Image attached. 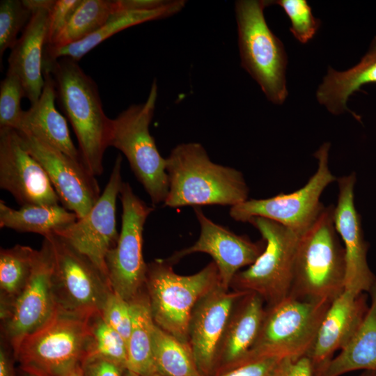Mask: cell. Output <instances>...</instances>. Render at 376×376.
Wrapping results in <instances>:
<instances>
[{"mask_svg":"<svg viewBox=\"0 0 376 376\" xmlns=\"http://www.w3.org/2000/svg\"><path fill=\"white\" fill-rule=\"evenodd\" d=\"M169 189L164 206L233 207L249 199L242 173L213 162L199 143H182L166 158Z\"/></svg>","mask_w":376,"mask_h":376,"instance_id":"1","label":"cell"},{"mask_svg":"<svg viewBox=\"0 0 376 376\" xmlns=\"http://www.w3.org/2000/svg\"><path fill=\"white\" fill-rule=\"evenodd\" d=\"M45 70L54 79L56 100L76 134L83 165L94 177L100 175L111 118L104 111L96 83L70 58L45 62Z\"/></svg>","mask_w":376,"mask_h":376,"instance_id":"2","label":"cell"},{"mask_svg":"<svg viewBox=\"0 0 376 376\" xmlns=\"http://www.w3.org/2000/svg\"><path fill=\"white\" fill-rule=\"evenodd\" d=\"M334 209L333 205L324 207L300 235L290 296L334 300L345 290V251L336 230Z\"/></svg>","mask_w":376,"mask_h":376,"instance_id":"3","label":"cell"},{"mask_svg":"<svg viewBox=\"0 0 376 376\" xmlns=\"http://www.w3.org/2000/svg\"><path fill=\"white\" fill-rule=\"evenodd\" d=\"M89 318L58 312L25 336L13 350L21 370L38 376H70L81 369L92 345Z\"/></svg>","mask_w":376,"mask_h":376,"instance_id":"4","label":"cell"},{"mask_svg":"<svg viewBox=\"0 0 376 376\" xmlns=\"http://www.w3.org/2000/svg\"><path fill=\"white\" fill-rule=\"evenodd\" d=\"M157 99L155 79L144 102L132 104L111 119L109 135V146L125 155L154 205L164 203L169 189L166 158L159 153L149 130Z\"/></svg>","mask_w":376,"mask_h":376,"instance_id":"5","label":"cell"},{"mask_svg":"<svg viewBox=\"0 0 376 376\" xmlns=\"http://www.w3.org/2000/svg\"><path fill=\"white\" fill-rule=\"evenodd\" d=\"M219 283L218 269L213 261L196 274L187 276L176 274L167 259L149 263L145 288L155 324L189 343V320L196 304Z\"/></svg>","mask_w":376,"mask_h":376,"instance_id":"6","label":"cell"},{"mask_svg":"<svg viewBox=\"0 0 376 376\" xmlns=\"http://www.w3.org/2000/svg\"><path fill=\"white\" fill-rule=\"evenodd\" d=\"M270 1L235 2L241 65L257 81L267 98L281 104L286 99L287 56L282 42L268 26L264 9Z\"/></svg>","mask_w":376,"mask_h":376,"instance_id":"7","label":"cell"},{"mask_svg":"<svg viewBox=\"0 0 376 376\" xmlns=\"http://www.w3.org/2000/svg\"><path fill=\"white\" fill-rule=\"evenodd\" d=\"M333 301L288 295L266 307L258 338L244 362L265 357L297 359L307 355Z\"/></svg>","mask_w":376,"mask_h":376,"instance_id":"8","label":"cell"},{"mask_svg":"<svg viewBox=\"0 0 376 376\" xmlns=\"http://www.w3.org/2000/svg\"><path fill=\"white\" fill-rule=\"evenodd\" d=\"M248 223L259 231L265 248L252 265L235 274L230 288L256 293L266 307L272 306L290 294L300 235L263 217H253Z\"/></svg>","mask_w":376,"mask_h":376,"instance_id":"9","label":"cell"},{"mask_svg":"<svg viewBox=\"0 0 376 376\" xmlns=\"http://www.w3.org/2000/svg\"><path fill=\"white\" fill-rule=\"evenodd\" d=\"M46 237L52 247V283L58 312L86 318L101 313L113 291L108 279L63 238L54 233Z\"/></svg>","mask_w":376,"mask_h":376,"instance_id":"10","label":"cell"},{"mask_svg":"<svg viewBox=\"0 0 376 376\" xmlns=\"http://www.w3.org/2000/svg\"><path fill=\"white\" fill-rule=\"evenodd\" d=\"M330 143H324L314 153L318 168L306 184L289 194L247 199L230 207L229 214L239 222H249L253 217H263L279 223L301 235L317 219L324 205L320 196L324 189L337 180L329 166Z\"/></svg>","mask_w":376,"mask_h":376,"instance_id":"11","label":"cell"},{"mask_svg":"<svg viewBox=\"0 0 376 376\" xmlns=\"http://www.w3.org/2000/svg\"><path fill=\"white\" fill-rule=\"evenodd\" d=\"M119 197L121 230L116 245L107 255L106 266L112 290L129 302L145 288L148 264L143 254V228L155 208L136 196L128 182H123Z\"/></svg>","mask_w":376,"mask_h":376,"instance_id":"12","label":"cell"},{"mask_svg":"<svg viewBox=\"0 0 376 376\" xmlns=\"http://www.w3.org/2000/svg\"><path fill=\"white\" fill-rule=\"evenodd\" d=\"M53 253L45 237L37 250L33 269L24 289L10 308L1 315L3 340L16 349L26 336L38 330L57 314L52 283Z\"/></svg>","mask_w":376,"mask_h":376,"instance_id":"13","label":"cell"},{"mask_svg":"<svg viewBox=\"0 0 376 376\" xmlns=\"http://www.w3.org/2000/svg\"><path fill=\"white\" fill-rule=\"evenodd\" d=\"M122 160V156L118 155L108 182L91 210L84 217L54 233L88 258L107 279L106 257L119 238L116 212V200L123 182Z\"/></svg>","mask_w":376,"mask_h":376,"instance_id":"14","label":"cell"},{"mask_svg":"<svg viewBox=\"0 0 376 376\" xmlns=\"http://www.w3.org/2000/svg\"><path fill=\"white\" fill-rule=\"evenodd\" d=\"M17 132L24 147L44 169L62 205L74 212L77 219L84 217L101 195L95 177L81 162L44 141L30 134Z\"/></svg>","mask_w":376,"mask_h":376,"instance_id":"15","label":"cell"},{"mask_svg":"<svg viewBox=\"0 0 376 376\" xmlns=\"http://www.w3.org/2000/svg\"><path fill=\"white\" fill-rule=\"evenodd\" d=\"M0 187L10 193L21 206L61 203L44 169L13 129H0Z\"/></svg>","mask_w":376,"mask_h":376,"instance_id":"16","label":"cell"},{"mask_svg":"<svg viewBox=\"0 0 376 376\" xmlns=\"http://www.w3.org/2000/svg\"><path fill=\"white\" fill-rule=\"evenodd\" d=\"M194 208L201 226L198 239L193 245L175 251L166 259L173 265L191 253H207L217 267L221 285L230 289L231 282L240 269L252 265L263 253L265 241L262 238L253 242L247 236L237 235L212 221L200 207Z\"/></svg>","mask_w":376,"mask_h":376,"instance_id":"17","label":"cell"},{"mask_svg":"<svg viewBox=\"0 0 376 376\" xmlns=\"http://www.w3.org/2000/svg\"><path fill=\"white\" fill-rule=\"evenodd\" d=\"M247 292L219 283L196 304L189 320V343L202 376H214L220 341L237 301Z\"/></svg>","mask_w":376,"mask_h":376,"instance_id":"18","label":"cell"},{"mask_svg":"<svg viewBox=\"0 0 376 376\" xmlns=\"http://www.w3.org/2000/svg\"><path fill=\"white\" fill-rule=\"evenodd\" d=\"M336 181L338 194L334 209V221L345 251V290L369 293L376 283V276L368 263V244L354 205L356 173L341 176Z\"/></svg>","mask_w":376,"mask_h":376,"instance_id":"19","label":"cell"},{"mask_svg":"<svg viewBox=\"0 0 376 376\" xmlns=\"http://www.w3.org/2000/svg\"><path fill=\"white\" fill-rule=\"evenodd\" d=\"M369 306L366 293L344 290L328 308L318 328L314 342L307 354L313 376L352 338L361 324Z\"/></svg>","mask_w":376,"mask_h":376,"instance_id":"20","label":"cell"},{"mask_svg":"<svg viewBox=\"0 0 376 376\" xmlns=\"http://www.w3.org/2000/svg\"><path fill=\"white\" fill-rule=\"evenodd\" d=\"M54 0L33 10L31 17L8 59V72L21 80L31 104L39 99L45 86V52L47 44L49 15Z\"/></svg>","mask_w":376,"mask_h":376,"instance_id":"21","label":"cell"},{"mask_svg":"<svg viewBox=\"0 0 376 376\" xmlns=\"http://www.w3.org/2000/svg\"><path fill=\"white\" fill-rule=\"evenodd\" d=\"M260 296L247 292L235 304L219 343L217 376L244 363L260 332L265 313Z\"/></svg>","mask_w":376,"mask_h":376,"instance_id":"22","label":"cell"},{"mask_svg":"<svg viewBox=\"0 0 376 376\" xmlns=\"http://www.w3.org/2000/svg\"><path fill=\"white\" fill-rule=\"evenodd\" d=\"M44 77L45 86L39 99L24 111L16 130L44 141L82 164L79 150L70 137L66 119L56 108V93L52 74L45 70Z\"/></svg>","mask_w":376,"mask_h":376,"instance_id":"23","label":"cell"},{"mask_svg":"<svg viewBox=\"0 0 376 376\" xmlns=\"http://www.w3.org/2000/svg\"><path fill=\"white\" fill-rule=\"evenodd\" d=\"M185 3L186 1L183 0H173L157 9L126 10L113 13L104 24L86 38L59 47H46L45 61L66 57L78 62L90 51L114 34L132 26L171 16L180 11Z\"/></svg>","mask_w":376,"mask_h":376,"instance_id":"24","label":"cell"},{"mask_svg":"<svg viewBox=\"0 0 376 376\" xmlns=\"http://www.w3.org/2000/svg\"><path fill=\"white\" fill-rule=\"evenodd\" d=\"M370 84H376V36L367 53L354 67L343 72L329 67L317 90V100L333 114L347 111L359 120L361 117L347 108V101L354 93L361 91V86Z\"/></svg>","mask_w":376,"mask_h":376,"instance_id":"25","label":"cell"},{"mask_svg":"<svg viewBox=\"0 0 376 376\" xmlns=\"http://www.w3.org/2000/svg\"><path fill=\"white\" fill-rule=\"evenodd\" d=\"M369 294L368 311L356 333L314 376H340L359 370L376 371V283Z\"/></svg>","mask_w":376,"mask_h":376,"instance_id":"26","label":"cell"},{"mask_svg":"<svg viewBox=\"0 0 376 376\" xmlns=\"http://www.w3.org/2000/svg\"><path fill=\"white\" fill-rule=\"evenodd\" d=\"M132 328L127 340V370L139 376L156 373L152 356L154 322L146 288L129 301Z\"/></svg>","mask_w":376,"mask_h":376,"instance_id":"27","label":"cell"},{"mask_svg":"<svg viewBox=\"0 0 376 376\" xmlns=\"http://www.w3.org/2000/svg\"><path fill=\"white\" fill-rule=\"evenodd\" d=\"M77 219L63 205L21 206L16 210L0 201V227L21 233H38L43 237L54 233Z\"/></svg>","mask_w":376,"mask_h":376,"instance_id":"28","label":"cell"},{"mask_svg":"<svg viewBox=\"0 0 376 376\" xmlns=\"http://www.w3.org/2000/svg\"><path fill=\"white\" fill-rule=\"evenodd\" d=\"M37 250L16 244L0 251V315L5 313L24 289L30 278Z\"/></svg>","mask_w":376,"mask_h":376,"instance_id":"29","label":"cell"},{"mask_svg":"<svg viewBox=\"0 0 376 376\" xmlns=\"http://www.w3.org/2000/svg\"><path fill=\"white\" fill-rule=\"evenodd\" d=\"M152 356L156 373L164 376H202L189 343L155 325Z\"/></svg>","mask_w":376,"mask_h":376,"instance_id":"30","label":"cell"},{"mask_svg":"<svg viewBox=\"0 0 376 376\" xmlns=\"http://www.w3.org/2000/svg\"><path fill=\"white\" fill-rule=\"evenodd\" d=\"M113 13V1L81 0L56 40L46 47H59L86 38L104 24Z\"/></svg>","mask_w":376,"mask_h":376,"instance_id":"31","label":"cell"},{"mask_svg":"<svg viewBox=\"0 0 376 376\" xmlns=\"http://www.w3.org/2000/svg\"><path fill=\"white\" fill-rule=\"evenodd\" d=\"M92 345L88 357H98L127 369V346L125 339L103 319L100 313L89 318Z\"/></svg>","mask_w":376,"mask_h":376,"instance_id":"32","label":"cell"},{"mask_svg":"<svg viewBox=\"0 0 376 376\" xmlns=\"http://www.w3.org/2000/svg\"><path fill=\"white\" fill-rule=\"evenodd\" d=\"M32 15L23 1L1 0L0 2V58L15 45Z\"/></svg>","mask_w":376,"mask_h":376,"instance_id":"33","label":"cell"},{"mask_svg":"<svg viewBox=\"0 0 376 376\" xmlns=\"http://www.w3.org/2000/svg\"><path fill=\"white\" fill-rule=\"evenodd\" d=\"M23 97L26 94L21 80L7 72L0 84V129L18 128L24 112L21 107Z\"/></svg>","mask_w":376,"mask_h":376,"instance_id":"34","label":"cell"},{"mask_svg":"<svg viewBox=\"0 0 376 376\" xmlns=\"http://www.w3.org/2000/svg\"><path fill=\"white\" fill-rule=\"evenodd\" d=\"M270 4L280 6L291 22L290 32L301 43L311 40L318 30L320 21L316 19L306 0L270 1Z\"/></svg>","mask_w":376,"mask_h":376,"instance_id":"35","label":"cell"},{"mask_svg":"<svg viewBox=\"0 0 376 376\" xmlns=\"http://www.w3.org/2000/svg\"><path fill=\"white\" fill-rule=\"evenodd\" d=\"M100 313L106 322L115 329L127 343L132 328L130 303L112 291Z\"/></svg>","mask_w":376,"mask_h":376,"instance_id":"36","label":"cell"},{"mask_svg":"<svg viewBox=\"0 0 376 376\" xmlns=\"http://www.w3.org/2000/svg\"><path fill=\"white\" fill-rule=\"evenodd\" d=\"M81 0H56L49 10L47 46H50L70 20Z\"/></svg>","mask_w":376,"mask_h":376,"instance_id":"37","label":"cell"},{"mask_svg":"<svg viewBox=\"0 0 376 376\" xmlns=\"http://www.w3.org/2000/svg\"><path fill=\"white\" fill-rule=\"evenodd\" d=\"M282 359L265 357L244 362L217 376H273Z\"/></svg>","mask_w":376,"mask_h":376,"instance_id":"38","label":"cell"},{"mask_svg":"<svg viewBox=\"0 0 376 376\" xmlns=\"http://www.w3.org/2000/svg\"><path fill=\"white\" fill-rule=\"evenodd\" d=\"M127 369L105 359L88 357L81 366L82 376H125Z\"/></svg>","mask_w":376,"mask_h":376,"instance_id":"39","label":"cell"},{"mask_svg":"<svg viewBox=\"0 0 376 376\" xmlns=\"http://www.w3.org/2000/svg\"><path fill=\"white\" fill-rule=\"evenodd\" d=\"M273 376H313L310 358L307 355L297 359H282Z\"/></svg>","mask_w":376,"mask_h":376,"instance_id":"40","label":"cell"},{"mask_svg":"<svg viewBox=\"0 0 376 376\" xmlns=\"http://www.w3.org/2000/svg\"><path fill=\"white\" fill-rule=\"evenodd\" d=\"M15 359L13 349L3 340L0 348V376H17L14 367Z\"/></svg>","mask_w":376,"mask_h":376,"instance_id":"41","label":"cell"},{"mask_svg":"<svg viewBox=\"0 0 376 376\" xmlns=\"http://www.w3.org/2000/svg\"><path fill=\"white\" fill-rule=\"evenodd\" d=\"M359 376H376V371L364 370Z\"/></svg>","mask_w":376,"mask_h":376,"instance_id":"42","label":"cell"},{"mask_svg":"<svg viewBox=\"0 0 376 376\" xmlns=\"http://www.w3.org/2000/svg\"><path fill=\"white\" fill-rule=\"evenodd\" d=\"M125 376H139V375H138L137 374H136V373H133V372H132L130 370H127L125 371Z\"/></svg>","mask_w":376,"mask_h":376,"instance_id":"43","label":"cell"},{"mask_svg":"<svg viewBox=\"0 0 376 376\" xmlns=\"http://www.w3.org/2000/svg\"><path fill=\"white\" fill-rule=\"evenodd\" d=\"M70 376H82L81 375V368L79 369L76 372H75L73 374H72Z\"/></svg>","mask_w":376,"mask_h":376,"instance_id":"44","label":"cell"},{"mask_svg":"<svg viewBox=\"0 0 376 376\" xmlns=\"http://www.w3.org/2000/svg\"><path fill=\"white\" fill-rule=\"evenodd\" d=\"M21 375L20 376H38V375H33V374H31V373H26V372H24V371H22L21 370Z\"/></svg>","mask_w":376,"mask_h":376,"instance_id":"45","label":"cell"},{"mask_svg":"<svg viewBox=\"0 0 376 376\" xmlns=\"http://www.w3.org/2000/svg\"><path fill=\"white\" fill-rule=\"evenodd\" d=\"M150 376H164V375H160V374H159L157 373H155L150 375Z\"/></svg>","mask_w":376,"mask_h":376,"instance_id":"46","label":"cell"}]
</instances>
